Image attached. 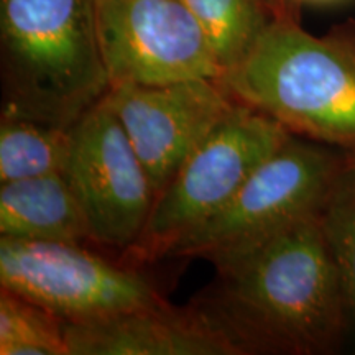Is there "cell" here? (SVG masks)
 I'll list each match as a JSON object with an SVG mask.
<instances>
[{
  "label": "cell",
  "instance_id": "6da1fadb",
  "mask_svg": "<svg viewBox=\"0 0 355 355\" xmlns=\"http://www.w3.org/2000/svg\"><path fill=\"white\" fill-rule=\"evenodd\" d=\"M212 265L216 285L194 303L243 355L331 354L350 336L343 282L321 214Z\"/></svg>",
  "mask_w": 355,
  "mask_h": 355
},
{
  "label": "cell",
  "instance_id": "7a4b0ae2",
  "mask_svg": "<svg viewBox=\"0 0 355 355\" xmlns=\"http://www.w3.org/2000/svg\"><path fill=\"white\" fill-rule=\"evenodd\" d=\"M219 81L234 101L293 135L355 153V20L313 35L278 13Z\"/></svg>",
  "mask_w": 355,
  "mask_h": 355
},
{
  "label": "cell",
  "instance_id": "3957f363",
  "mask_svg": "<svg viewBox=\"0 0 355 355\" xmlns=\"http://www.w3.org/2000/svg\"><path fill=\"white\" fill-rule=\"evenodd\" d=\"M2 114L73 128L110 91L92 0H0Z\"/></svg>",
  "mask_w": 355,
  "mask_h": 355
},
{
  "label": "cell",
  "instance_id": "277c9868",
  "mask_svg": "<svg viewBox=\"0 0 355 355\" xmlns=\"http://www.w3.org/2000/svg\"><path fill=\"white\" fill-rule=\"evenodd\" d=\"M354 153L291 135L232 199L171 248L166 259H230L304 217L321 214Z\"/></svg>",
  "mask_w": 355,
  "mask_h": 355
},
{
  "label": "cell",
  "instance_id": "5b68a950",
  "mask_svg": "<svg viewBox=\"0 0 355 355\" xmlns=\"http://www.w3.org/2000/svg\"><path fill=\"white\" fill-rule=\"evenodd\" d=\"M291 135L272 117L235 101L157 198L144 232L119 260L140 268L166 259L189 230L224 207Z\"/></svg>",
  "mask_w": 355,
  "mask_h": 355
},
{
  "label": "cell",
  "instance_id": "8992f818",
  "mask_svg": "<svg viewBox=\"0 0 355 355\" xmlns=\"http://www.w3.org/2000/svg\"><path fill=\"white\" fill-rule=\"evenodd\" d=\"M0 288L89 322L168 303L139 268L96 254L86 243L0 237Z\"/></svg>",
  "mask_w": 355,
  "mask_h": 355
},
{
  "label": "cell",
  "instance_id": "52a82bcc",
  "mask_svg": "<svg viewBox=\"0 0 355 355\" xmlns=\"http://www.w3.org/2000/svg\"><path fill=\"white\" fill-rule=\"evenodd\" d=\"M92 6L110 87L224 76L183 0H92Z\"/></svg>",
  "mask_w": 355,
  "mask_h": 355
},
{
  "label": "cell",
  "instance_id": "ba28073f",
  "mask_svg": "<svg viewBox=\"0 0 355 355\" xmlns=\"http://www.w3.org/2000/svg\"><path fill=\"white\" fill-rule=\"evenodd\" d=\"M64 176L94 245L127 252L144 232L157 194L125 128L104 99L71 128Z\"/></svg>",
  "mask_w": 355,
  "mask_h": 355
},
{
  "label": "cell",
  "instance_id": "9c48e42d",
  "mask_svg": "<svg viewBox=\"0 0 355 355\" xmlns=\"http://www.w3.org/2000/svg\"><path fill=\"white\" fill-rule=\"evenodd\" d=\"M104 101L125 128L157 198L235 104L219 79L115 86Z\"/></svg>",
  "mask_w": 355,
  "mask_h": 355
},
{
  "label": "cell",
  "instance_id": "30bf717a",
  "mask_svg": "<svg viewBox=\"0 0 355 355\" xmlns=\"http://www.w3.org/2000/svg\"><path fill=\"white\" fill-rule=\"evenodd\" d=\"M69 355H243L196 303H170L89 322H64Z\"/></svg>",
  "mask_w": 355,
  "mask_h": 355
},
{
  "label": "cell",
  "instance_id": "8fae6325",
  "mask_svg": "<svg viewBox=\"0 0 355 355\" xmlns=\"http://www.w3.org/2000/svg\"><path fill=\"white\" fill-rule=\"evenodd\" d=\"M0 237L94 243L64 173L0 184Z\"/></svg>",
  "mask_w": 355,
  "mask_h": 355
},
{
  "label": "cell",
  "instance_id": "7c38bea8",
  "mask_svg": "<svg viewBox=\"0 0 355 355\" xmlns=\"http://www.w3.org/2000/svg\"><path fill=\"white\" fill-rule=\"evenodd\" d=\"M71 128L19 115L0 119V184L64 173Z\"/></svg>",
  "mask_w": 355,
  "mask_h": 355
},
{
  "label": "cell",
  "instance_id": "4fadbf2b",
  "mask_svg": "<svg viewBox=\"0 0 355 355\" xmlns=\"http://www.w3.org/2000/svg\"><path fill=\"white\" fill-rule=\"evenodd\" d=\"M224 74L247 58L273 20L270 0H183Z\"/></svg>",
  "mask_w": 355,
  "mask_h": 355
},
{
  "label": "cell",
  "instance_id": "5bb4252c",
  "mask_svg": "<svg viewBox=\"0 0 355 355\" xmlns=\"http://www.w3.org/2000/svg\"><path fill=\"white\" fill-rule=\"evenodd\" d=\"M0 355H69L64 322L43 306L0 288Z\"/></svg>",
  "mask_w": 355,
  "mask_h": 355
},
{
  "label": "cell",
  "instance_id": "9a60e30c",
  "mask_svg": "<svg viewBox=\"0 0 355 355\" xmlns=\"http://www.w3.org/2000/svg\"><path fill=\"white\" fill-rule=\"evenodd\" d=\"M321 222L343 282L350 336L355 339V153L324 206Z\"/></svg>",
  "mask_w": 355,
  "mask_h": 355
},
{
  "label": "cell",
  "instance_id": "2e32d148",
  "mask_svg": "<svg viewBox=\"0 0 355 355\" xmlns=\"http://www.w3.org/2000/svg\"><path fill=\"white\" fill-rule=\"evenodd\" d=\"M303 2H327V0H270L273 15L278 13H296V7Z\"/></svg>",
  "mask_w": 355,
  "mask_h": 355
}]
</instances>
